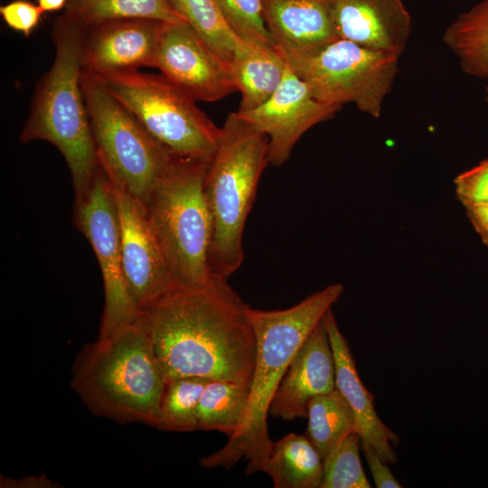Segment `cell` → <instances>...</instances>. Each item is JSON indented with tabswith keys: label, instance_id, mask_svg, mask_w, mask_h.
<instances>
[{
	"label": "cell",
	"instance_id": "6da1fadb",
	"mask_svg": "<svg viewBox=\"0 0 488 488\" xmlns=\"http://www.w3.org/2000/svg\"><path fill=\"white\" fill-rule=\"evenodd\" d=\"M249 306L215 276L207 285L179 288L142 312L166 379L197 377L250 386L257 339Z\"/></svg>",
	"mask_w": 488,
	"mask_h": 488
},
{
	"label": "cell",
	"instance_id": "7a4b0ae2",
	"mask_svg": "<svg viewBox=\"0 0 488 488\" xmlns=\"http://www.w3.org/2000/svg\"><path fill=\"white\" fill-rule=\"evenodd\" d=\"M344 291L340 283L314 292L284 310L249 308L257 339L249 400L240 432L213 454L202 457L204 468H231L247 461L246 474L264 472L272 446L267 418L276 390L297 350Z\"/></svg>",
	"mask_w": 488,
	"mask_h": 488
},
{
	"label": "cell",
	"instance_id": "3957f363",
	"mask_svg": "<svg viewBox=\"0 0 488 488\" xmlns=\"http://www.w3.org/2000/svg\"><path fill=\"white\" fill-rule=\"evenodd\" d=\"M165 380L139 317L81 348L71 368L70 387L95 415L156 427Z\"/></svg>",
	"mask_w": 488,
	"mask_h": 488
},
{
	"label": "cell",
	"instance_id": "277c9868",
	"mask_svg": "<svg viewBox=\"0 0 488 488\" xmlns=\"http://www.w3.org/2000/svg\"><path fill=\"white\" fill-rule=\"evenodd\" d=\"M83 26L66 15L54 24L55 56L33 96L19 140H44L62 155L70 169L75 198L89 188L98 158L81 87Z\"/></svg>",
	"mask_w": 488,
	"mask_h": 488
},
{
	"label": "cell",
	"instance_id": "5b68a950",
	"mask_svg": "<svg viewBox=\"0 0 488 488\" xmlns=\"http://www.w3.org/2000/svg\"><path fill=\"white\" fill-rule=\"evenodd\" d=\"M267 136L230 113L204 179L212 223L209 266L228 279L241 265L242 238L260 176L268 164Z\"/></svg>",
	"mask_w": 488,
	"mask_h": 488
},
{
	"label": "cell",
	"instance_id": "8992f818",
	"mask_svg": "<svg viewBox=\"0 0 488 488\" xmlns=\"http://www.w3.org/2000/svg\"><path fill=\"white\" fill-rule=\"evenodd\" d=\"M210 162L175 156L144 205L167 268L180 288L209 284L212 223L204 195Z\"/></svg>",
	"mask_w": 488,
	"mask_h": 488
},
{
	"label": "cell",
	"instance_id": "52a82bcc",
	"mask_svg": "<svg viewBox=\"0 0 488 488\" xmlns=\"http://www.w3.org/2000/svg\"><path fill=\"white\" fill-rule=\"evenodd\" d=\"M90 75L174 156L211 162L221 127L163 74L137 70Z\"/></svg>",
	"mask_w": 488,
	"mask_h": 488
},
{
	"label": "cell",
	"instance_id": "ba28073f",
	"mask_svg": "<svg viewBox=\"0 0 488 488\" xmlns=\"http://www.w3.org/2000/svg\"><path fill=\"white\" fill-rule=\"evenodd\" d=\"M81 87L98 164L112 183L145 205L175 156L83 70Z\"/></svg>",
	"mask_w": 488,
	"mask_h": 488
},
{
	"label": "cell",
	"instance_id": "9c48e42d",
	"mask_svg": "<svg viewBox=\"0 0 488 488\" xmlns=\"http://www.w3.org/2000/svg\"><path fill=\"white\" fill-rule=\"evenodd\" d=\"M282 57L317 100L339 107L353 103L374 118L380 117L399 72V56L344 39Z\"/></svg>",
	"mask_w": 488,
	"mask_h": 488
},
{
	"label": "cell",
	"instance_id": "30bf717a",
	"mask_svg": "<svg viewBox=\"0 0 488 488\" xmlns=\"http://www.w3.org/2000/svg\"><path fill=\"white\" fill-rule=\"evenodd\" d=\"M74 217L78 229L91 245L100 267L105 305L99 337H106L136 321L141 312L129 293L124 276L113 185L99 164L88 191L75 198Z\"/></svg>",
	"mask_w": 488,
	"mask_h": 488
},
{
	"label": "cell",
	"instance_id": "8fae6325",
	"mask_svg": "<svg viewBox=\"0 0 488 488\" xmlns=\"http://www.w3.org/2000/svg\"><path fill=\"white\" fill-rule=\"evenodd\" d=\"M155 68L196 101H217L236 90L230 64L184 20L163 23Z\"/></svg>",
	"mask_w": 488,
	"mask_h": 488
},
{
	"label": "cell",
	"instance_id": "7c38bea8",
	"mask_svg": "<svg viewBox=\"0 0 488 488\" xmlns=\"http://www.w3.org/2000/svg\"><path fill=\"white\" fill-rule=\"evenodd\" d=\"M112 185L119 220L124 276L142 314L180 287L167 268L144 205L114 183Z\"/></svg>",
	"mask_w": 488,
	"mask_h": 488
},
{
	"label": "cell",
	"instance_id": "4fadbf2b",
	"mask_svg": "<svg viewBox=\"0 0 488 488\" xmlns=\"http://www.w3.org/2000/svg\"><path fill=\"white\" fill-rule=\"evenodd\" d=\"M342 107L313 97L305 83L286 64L275 93L261 106L236 114L268 139V164H285L299 138L314 126L333 118Z\"/></svg>",
	"mask_w": 488,
	"mask_h": 488
},
{
	"label": "cell",
	"instance_id": "5bb4252c",
	"mask_svg": "<svg viewBox=\"0 0 488 488\" xmlns=\"http://www.w3.org/2000/svg\"><path fill=\"white\" fill-rule=\"evenodd\" d=\"M163 23L151 19H119L83 27L82 70L96 75L155 67Z\"/></svg>",
	"mask_w": 488,
	"mask_h": 488
},
{
	"label": "cell",
	"instance_id": "9a60e30c",
	"mask_svg": "<svg viewBox=\"0 0 488 488\" xmlns=\"http://www.w3.org/2000/svg\"><path fill=\"white\" fill-rule=\"evenodd\" d=\"M335 389L334 356L323 318L291 360L269 414L284 420L307 418L308 402Z\"/></svg>",
	"mask_w": 488,
	"mask_h": 488
},
{
	"label": "cell",
	"instance_id": "2e32d148",
	"mask_svg": "<svg viewBox=\"0 0 488 488\" xmlns=\"http://www.w3.org/2000/svg\"><path fill=\"white\" fill-rule=\"evenodd\" d=\"M340 39L400 56L412 32L402 0H324Z\"/></svg>",
	"mask_w": 488,
	"mask_h": 488
},
{
	"label": "cell",
	"instance_id": "e0dca14e",
	"mask_svg": "<svg viewBox=\"0 0 488 488\" xmlns=\"http://www.w3.org/2000/svg\"><path fill=\"white\" fill-rule=\"evenodd\" d=\"M335 363V387L351 407L361 442L371 445L387 464H395L397 455L390 443L399 445V436L379 418L374 397L363 386L348 343L341 333L332 310L324 317Z\"/></svg>",
	"mask_w": 488,
	"mask_h": 488
},
{
	"label": "cell",
	"instance_id": "ac0fdd59",
	"mask_svg": "<svg viewBox=\"0 0 488 488\" xmlns=\"http://www.w3.org/2000/svg\"><path fill=\"white\" fill-rule=\"evenodd\" d=\"M265 23L282 56L340 39L324 0H261Z\"/></svg>",
	"mask_w": 488,
	"mask_h": 488
},
{
	"label": "cell",
	"instance_id": "d6986e66",
	"mask_svg": "<svg viewBox=\"0 0 488 488\" xmlns=\"http://www.w3.org/2000/svg\"><path fill=\"white\" fill-rule=\"evenodd\" d=\"M232 78L241 96L239 111L254 109L277 89L286 63L275 46L248 43L230 63Z\"/></svg>",
	"mask_w": 488,
	"mask_h": 488
},
{
	"label": "cell",
	"instance_id": "ffe728a7",
	"mask_svg": "<svg viewBox=\"0 0 488 488\" xmlns=\"http://www.w3.org/2000/svg\"><path fill=\"white\" fill-rule=\"evenodd\" d=\"M265 473L275 488H320L323 458L305 435L291 433L272 443Z\"/></svg>",
	"mask_w": 488,
	"mask_h": 488
},
{
	"label": "cell",
	"instance_id": "44dd1931",
	"mask_svg": "<svg viewBox=\"0 0 488 488\" xmlns=\"http://www.w3.org/2000/svg\"><path fill=\"white\" fill-rule=\"evenodd\" d=\"M467 75L488 80V0L460 14L443 34Z\"/></svg>",
	"mask_w": 488,
	"mask_h": 488
},
{
	"label": "cell",
	"instance_id": "7402d4cb",
	"mask_svg": "<svg viewBox=\"0 0 488 488\" xmlns=\"http://www.w3.org/2000/svg\"><path fill=\"white\" fill-rule=\"evenodd\" d=\"M249 388L236 381L209 380L197 407L199 429L217 430L229 438L236 436L246 418Z\"/></svg>",
	"mask_w": 488,
	"mask_h": 488
},
{
	"label": "cell",
	"instance_id": "603a6c76",
	"mask_svg": "<svg viewBox=\"0 0 488 488\" xmlns=\"http://www.w3.org/2000/svg\"><path fill=\"white\" fill-rule=\"evenodd\" d=\"M307 418L305 435L323 460L346 436L357 432L354 414L337 389L314 397L307 405Z\"/></svg>",
	"mask_w": 488,
	"mask_h": 488
},
{
	"label": "cell",
	"instance_id": "cb8c5ba5",
	"mask_svg": "<svg viewBox=\"0 0 488 488\" xmlns=\"http://www.w3.org/2000/svg\"><path fill=\"white\" fill-rule=\"evenodd\" d=\"M64 15L83 27L119 19L184 20L168 0H69Z\"/></svg>",
	"mask_w": 488,
	"mask_h": 488
},
{
	"label": "cell",
	"instance_id": "d4e9b609",
	"mask_svg": "<svg viewBox=\"0 0 488 488\" xmlns=\"http://www.w3.org/2000/svg\"><path fill=\"white\" fill-rule=\"evenodd\" d=\"M172 7L227 63L246 45L229 26L214 0H168Z\"/></svg>",
	"mask_w": 488,
	"mask_h": 488
},
{
	"label": "cell",
	"instance_id": "484cf974",
	"mask_svg": "<svg viewBox=\"0 0 488 488\" xmlns=\"http://www.w3.org/2000/svg\"><path fill=\"white\" fill-rule=\"evenodd\" d=\"M209 380L197 377L166 379L156 427L174 432L198 430L197 407Z\"/></svg>",
	"mask_w": 488,
	"mask_h": 488
},
{
	"label": "cell",
	"instance_id": "4316f807",
	"mask_svg": "<svg viewBox=\"0 0 488 488\" xmlns=\"http://www.w3.org/2000/svg\"><path fill=\"white\" fill-rule=\"evenodd\" d=\"M360 440L352 432L324 458L320 488L371 487L360 459Z\"/></svg>",
	"mask_w": 488,
	"mask_h": 488
},
{
	"label": "cell",
	"instance_id": "83f0119b",
	"mask_svg": "<svg viewBox=\"0 0 488 488\" xmlns=\"http://www.w3.org/2000/svg\"><path fill=\"white\" fill-rule=\"evenodd\" d=\"M231 30L248 43L274 45L265 23L261 0H214Z\"/></svg>",
	"mask_w": 488,
	"mask_h": 488
},
{
	"label": "cell",
	"instance_id": "f1b7e54d",
	"mask_svg": "<svg viewBox=\"0 0 488 488\" xmlns=\"http://www.w3.org/2000/svg\"><path fill=\"white\" fill-rule=\"evenodd\" d=\"M454 189L464 208L488 203V157L457 174Z\"/></svg>",
	"mask_w": 488,
	"mask_h": 488
},
{
	"label": "cell",
	"instance_id": "f546056e",
	"mask_svg": "<svg viewBox=\"0 0 488 488\" xmlns=\"http://www.w3.org/2000/svg\"><path fill=\"white\" fill-rule=\"evenodd\" d=\"M43 10L26 0H15L0 7V14L8 27L28 37L39 24Z\"/></svg>",
	"mask_w": 488,
	"mask_h": 488
},
{
	"label": "cell",
	"instance_id": "4dcf8cb0",
	"mask_svg": "<svg viewBox=\"0 0 488 488\" xmlns=\"http://www.w3.org/2000/svg\"><path fill=\"white\" fill-rule=\"evenodd\" d=\"M362 450L371 475L378 488H400L401 485L377 451L369 444L361 442Z\"/></svg>",
	"mask_w": 488,
	"mask_h": 488
},
{
	"label": "cell",
	"instance_id": "1f68e13d",
	"mask_svg": "<svg viewBox=\"0 0 488 488\" xmlns=\"http://www.w3.org/2000/svg\"><path fill=\"white\" fill-rule=\"evenodd\" d=\"M466 216L479 235L483 243L488 247V203L465 208Z\"/></svg>",
	"mask_w": 488,
	"mask_h": 488
},
{
	"label": "cell",
	"instance_id": "d6a6232c",
	"mask_svg": "<svg viewBox=\"0 0 488 488\" xmlns=\"http://www.w3.org/2000/svg\"><path fill=\"white\" fill-rule=\"evenodd\" d=\"M56 483L45 475L23 477L19 480L5 478L1 480V487L50 488L57 487Z\"/></svg>",
	"mask_w": 488,
	"mask_h": 488
},
{
	"label": "cell",
	"instance_id": "836d02e7",
	"mask_svg": "<svg viewBox=\"0 0 488 488\" xmlns=\"http://www.w3.org/2000/svg\"><path fill=\"white\" fill-rule=\"evenodd\" d=\"M69 0H37L43 12L58 11L66 6Z\"/></svg>",
	"mask_w": 488,
	"mask_h": 488
},
{
	"label": "cell",
	"instance_id": "e575fe53",
	"mask_svg": "<svg viewBox=\"0 0 488 488\" xmlns=\"http://www.w3.org/2000/svg\"><path fill=\"white\" fill-rule=\"evenodd\" d=\"M484 98H485V100L488 102V84L485 87V96H484Z\"/></svg>",
	"mask_w": 488,
	"mask_h": 488
}]
</instances>
